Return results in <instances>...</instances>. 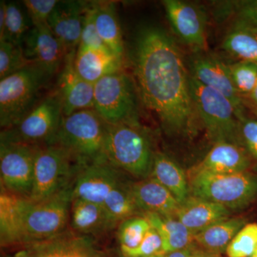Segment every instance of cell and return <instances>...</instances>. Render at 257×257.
Segmentation results:
<instances>
[{
	"label": "cell",
	"instance_id": "3",
	"mask_svg": "<svg viewBox=\"0 0 257 257\" xmlns=\"http://www.w3.org/2000/svg\"><path fill=\"white\" fill-rule=\"evenodd\" d=\"M106 125L95 109L76 111L62 116L57 133L47 145L64 147L85 164L107 163Z\"/></svg>",
	"mask_w": 257,
	"mask_h": 257
},
{
	"label": "cell",
	"instance_id": "47",
	"mask_svg": "<svg viewBox=\"0 0 257 257\" xmlns=\"http://www.w3.org/2000/svg\"><path fill=\"white\" fill-rule=\"evenodd\" d=\"M251 257H257V255H253V256H251Z\"/></svg>",
	"mask_w": 257,
	"mask_h": 257
},
{
	"label": "cell",
	"instance_id": "30",
	"mask_svg": "<svg viewBox=\"0 0 257 257\" xmlns=\"http://www.w3.org/2000/svg\"><path fill=\"white\" fill-rule=\"evenodd\" d=\"M103 207L116 226L128 218L143 216L134 198L132 183L126 180L120 182L112 189Z\"/></svg>",
	"mask_w": 257,
	"mask_h": 257
},
{
	"label": "cell",
	"instance_id": "48",
	"mask_svg": "<svg viewBox=\"0 0 257 257\" xmlns=\"http://www.w3.org/2000/svg\"><path fill=\"white\" fill-rule=\"evenodd\" d=\"M255 255H257V248H256V252H255Z\"/></svg>",
	"mask_w": 257,
	"mask_h": 257
},
{
	"label": "cell",
	"instance_id": "15",
	"mask_svg": "<svg viewBox=\"0 0 257 257\" xmlns=\"http://www.w3.org/2000/svg\"><path fill=\"white\" fill-rule=\"evenodd\" d=\"M124 180L123 172L109 164H87L74 180L73 198L103 205L109 193Z\"/></svg>",
	"mask_w": 257,
	"mask_h": 257
},
{
	"label": "cell",
	"instance_id": "17",
	"mask_svg": "<svg viewBox=\"0 0 257 257\" xmlns=\"http://www.w3.org/2000/svg\"><path fill=\"white\" fill-rule=\"evenodd\" d=\"M76 51H71L66 56L55 88L62 98L63 116L94 109V84L83 79L76 71Z\"/></svg>",
	"mask_w": 257,
	"mask_h": 257
},
{
	"label": "cell",
	"instance_id": "16",
	"mask_svg": "<svg viewBox=\"0 0 257 257\" xmlns=\"http://www.w3.org/2000/svg\"><path fill=\"white\" fill-rule=\"evenodd\" d=\"M22 48L30 64H37L53 75L62 67L68 53L48 25L33 26L24 38Z\"/></svg>",
	"mask_w": 257,
	"mask_h": 257
},
{
	"label": "cell",
	"instance_id": "10",
	"mask_svg": "<svg viewBox=\"0 0 257 257\" xmlns=\"http://www.w3.org/2000/svg\"><path fill=\"white\" fill-rule=\"evenodd\" d=\"M94 109L108 124L140 123L136 85L125 72H116L94 84Z\"/></svg>",
	"mask_w": 257,
	"mask_h": 257
},
{
	"label": "cell",
	"instance_id": "33",
	"mask_svg": "<svg viewBox=\"0 0 257 257\" xmlns=\"http://www.w3.org/2000/svg\"><path fill=\"white\" fill-rule=\"evenodd\" d=\"M257 248V223H247L236 234L226 250L228 257H251Z\"/></svg>",
	"mask_w": 257,
	"mask_h": 257
},
{
	"label": "cell",
	"instance_id": "4",
	"mask_svg": "<svg viewBox=\"0 0 257 257\" xmlns=\"http://www.w3.org/2000/svg\"><path fill=\"white\" fill-rule=\"evenodd\" d=\"M53 76L43 67L30 64L0 80L2 130L18 124L33 109Z\"/></svg>",
	"mask_w": 257,
	"mask_h": 257
},
{
	"label": "cell",
	"instance_id": "38",
	"mask_svg": "<svg viewBox=\"0 0 257 257\" xmlns=\"http://www.w3.org/2000/svg\"><path fill=\"white\" fill-rule=\"evenodd\" d=\"M126 257L159 256L163 253V241L160 234L152 227L147 231L141 243L131 249H121Z\"/></svg>",
	"mask_w": 257,
	"mask_h": 257
},
{
	"label": "cell",
	"instance_id": "26",
	"mask_svg": "<svg viewBox=\"0 0 257 257\" xmlns=\"http://www.w3.org/2000/svg\"><path fill=\"white\" fill-rule=\"evenodd\" d=\"M25 199L1 188L0 242L2 246H20L22 210Z\"/></svg>",
	"mask_w": 257,
	"mask_h": 257
},
{
	"label": "cell",
	"instance_id": "22",
	"mask_svg": "<svg viewBox=\"0 0 257 257\" xmlns=\"http://www.w3.org/2000/svg\"><path fill=\"white\" fill-rule=\"evenodd\" d=\"M132 191L139 209L143 213H155L175 217L179 204L168 189L150 177L132 183Z\"/></svg>",
	"mask_w": 257,
	"mask_h": 257
},
{
	"label": "cell",
	"instance_id": "37",
	"mask_svg": "<svg viewBox=\"0 0 257 257\" xmlns=\"http://www.w3.org/2000/svg\"><path fill=\"white\" fill-rule=\"evenodd\" d=\"M79 45L92 47L96 50L111 51L101 40L96 30L94 23V2H87L84 11L82 35Z\"/></svg>",
	"mask_w": 257,
	"mask_h": 257
},
{
	"label": "cell",
	"instance_id": "34",
	"mask_svg": "<svg viewBox=\"0 0 257 257\" xmlns=\"http://www.w3.org/2000/svg\"><path fill=\"white\" fill-rule=\"evenodd\" d=\"M30 64L20 45L0 42V80Z\"/></svg>",
	"mask_w": 257,
	"mask_h": 257
},
{
	"label": "cell",
	"instance_id": "36",
	"mask_svg": "<svg viewBox=\"0 0 257 257\" xmlns=\"http://www.w3.org/2000/svg\"><path fill=\"white\" fill-rule=\"evenodd\" d=\"M230 72L236 91L244 99L257 82V66L250 62H236L229 64Z\"/></svg>",
	"mask_w": 257,
	"mask_h": 257
},
{
	"label": "cell",
	"instance_id": "45",
	"mask_svg": "<svg viewBox=\"0 0 257 257\" xmlns=\"http://www.w3.org/2000/svg\"><path fill=\"white\" fill-rule=\"evenodd\" d=\"M7 257H27L26 254H25V251L23 248H20L19 251H16L15 253H13V255H10V256H8Z\"/></svg>",
	"mask_w": 257,
	"mask_h": 257
},
{
	"label": "cell",
	"instance_id": "41",
	"mask_svg": "<svg viewBox=\"0 0 257 257\" xmlns=\"http://www.w3.org/2000/svg\"><path fill=\"white\" fill-rule=\"evenodd\" d=\"M195 248L194 245H193L192 246L182 248V249L175 250V251L162 253L158 257H192Z\"/></svg>",
	"mask_w": 257,
	"mask_h": 257
},
{
	"label": "cell",
	"instance_id": "46",
	"mask_svg": "<svg viewBox=\"0 0 257 257\" xmlns=\"http://www.w3.org/2000/svg\"><path fill=\"white\" fill-rule=\"evenodd\" d=\"M252 111V112L253 113V114H254V115H256V116H257V109H254V110H251Z\"/></svg>",
	"mask_w": 257,
	"mask_h": 257
},
{
	"label": "cell",
	"instance_id": "42",
	"mask_svg": "<svg viewBox=\"0 0 257 257\" xmlns=\"http://www.w3.org/2000/svg\"><path fill=\"white\" fill-rule=\"evenodd\" d=\"M243 103L245 106H250L251 110L257 109V82L252 92L243 99Z\"/></svg>",
	"mask_w": 257,
	"mask_h": 257
},
{
	"label": "cell",
	"instance_id": "29",
	"mask_svg": "<svg viewBox=\"0 0 257 257\" xmlns=\"http://www.w3.org/2000/svg\"><path fill=\"white\" fill-rule=\"evenodd\" d=\"M222 48L238 62L257 66V30L234 23L225 35Z\"/></svg>",
	"mask_w": 257,
	"mask_h": 257
},
{
	"label": "cell",
	"instance_id": "1",
	"mask_svg": "<svg viewBox=\"0 0 257 257\" xmlns=\"http://www.w3.org/2000/svg\"><path fill=\"white\" fill-rule=\"evenodd\" d=\"M135 85L142 102L172 136H192L201 124L191 93L183 56L163 28L145 25L135 37Z\"/></svg>",
	"mask_w": 257,
	"mask_h": 257
},
{
	"label": "cell",
	"instance_id": "44",
	"mask_svg": "<svg viewBox=\"0 0 257 257\" xmlns=\"http://www.w3.org/2000/svg\"><path fill=\"white\" fill-rule=\"evenodd\" d=\"M192 257H222L221 255L216 254V253H212L208 252L207 251L201 249V248H195L194 253H193Z\"/></svg>",
	"mask_w": 257,
	"mask_h": 257
},
{
	"label": "cell",
	"instance_id": "31",
	"mask_svg": "<svg viewBox=\"0 0 257 257\" xmlns=\"http://www.w3.org/2000/svg\"><path fill=\"white\" fill-rule=\"evenodd\" d=\"M32 28L33 24L23 3H7L4 35L0 42H9L22 46L24 38Z\"/></svg>",
	"mask_w": 257,
	"mask_h": 257
},
{
	"label": "cell",
	"instance_id": "14",
	"mask_svg": "<svg viewBox=\"0 0 257 257\" xmlns=\"http://www.w3.org/2000/svg\"><path fill=\"white\" fill-rule=\"evenodd\" d=\"M21 248L27 257H105L92 236L71 231Z\"/></svg>",
	"mask_w": 257,
	"mask_h": 257
},
{
	"label": "cell",
	"instance_id": "6",
	"mask_svg": "<svg viewBox=\"0 0 257 257\" xmlns=\"http://www.w3.org/2000/svg\"><path fill=\"white\" fill-rule=\"evenodd\" d=\"M190 192L229 210L244 209L257 197V175L243 172L232 174L188 172Z\"/></svg>",
	"mask_w": 257,
	"mask_h": 257
},
{
	"label": "cell",
	"instance_id": "28",
	"mask_svg": "<svg viewBox=\"0 0 257 257\" xmlns=\"http://www.w3.org/2000/svg\"><path fill=\"white\" fill-rule=\"evenodd\" d=\"M143 216L162 237L163 253L189 247L195 243L194 235L177 218L150 212Z\"/></svg>",
	"mask_w": 257,
	"mask_h": 257
},
{
	"label": "cell",
	"instance_id": "32",
	"mask_svg": "<svg viewBox=\"0 0 257 257\" xmlns=\"http://www.w3.org/2000/svg\"><path fill=\"white\" fill-rule=\"evenodd\" d=\"M151 228L150 221L145 216H133L121 221L117 230L121 249L136 248Z\"/></svg>",
	"mask_w": 257,
	"mask_h": 257
},
{
	"label": "cell",
	"instance_id": "7",
	"mask_svg": "<svg viewBox=\"0 0 257 257\" xmlns=\"http://www.w3.org/2000/svg\"><path fill=\"white\" fill-rule=\"evenodd\" d=\"M189 84L200 123L205 128L209 140L214 145L225 142L243 147L239 118L231 101L215 89L201 84L191 75Z\"/></svg>",
	"mask_w": 257,
	"mask_h": 257
},
{
	"label": "cell",
	"instance_id": "49",
	"mask_svg": "<svg viewBox=\"0 0 257 257\" xmlns=\"http://www.w3.org/2000/svg\"><path fill=\"white\" fill-rule=\"evenodd\" d=\"M121 257H126V256H122ZM152 257H158V256H152Z\"/></svg>",
	"mask_w": 257,
	"mask_h": 257
},
{
	"label": "cell",
	"instance_id": "35",
	"mask_svg": "<svg viewBox=\"0 0 257 257\" xmlns=\"http://www.w3.org/2000/svg\"><path fill=\"white\" fill-rule=\"evenodd\" d=\"M221 15H232L234 23L257 30V0L225 2L219 8Z\"/></svg>",
	"mask_w": 257,
	"mask_h": 257
},
{
	"label": "cell",
	"instance_id": "25",
	"mask_svg": "<svg viewBox=\"0 0 257 257\" xmlns=\"http://www.w3.org/2000/svg\"><path fill=\"white\" fill-rule=\"evenodd\" d=\"M246 224L247 219L242 216L227 218L194 235V242L201 249L221 255L226 253L230 242Z\"/></svg>",
	"mask_w": 257,
	"mask_h": 257
},
{
	"label": "cell",
	"instance_id": "8",
	"mask_svg": "<svg viewBox=\"0 0 257 257\" xmlns=\"http://www.w3.org/2000/svg\"><path fill=\"white\" fill-rule=\"evenodd\" d=\"M84 163L64 147L39 146L35 157L33 187L30 200L40 202L74 184Z\"/></svg>",
	"mask_w": 257,
	"mask_h": 257
},
{
	"label": "cell",
	"instance_id": "12",
	"mask_svg": "<svg viewBox=\"0 0 257 257\" xmlns=\"http://www.w3.org/2000/svg\"><path fill=\"white\" fill-rule=\"evenodd\" d=\"M204 52H197L191 57L189 74L201 84L227 97L234 105L239 119L245 115V105L243 98L234 87L229 64L215 56Z\"/></svg>",
	"mask_w": 257,
	"mask_h": 257
},
{
	"label": "cell",
	"instance_id": "9",
	"mask_svg": "<svg viewBox=\"0 0 257 257\" xmlns=\"http://www.w3.org/2000/svg\"><path fill=\"white\" fill-rule=\"evenodd\" d=\"M62 116V98L55 89L39 101L18 124L2 130L0 143L47 145L57 133Z\"/></svg>",
	"mask_w": 257,
	"mask_h": 257
},
{
	"label": "cell",
	"instance_id": "11",
	"mask_svg": "<svg viewBox=\"0 0 257 257\" xmlns=\"http://www.w3.org/2000/svg\"><path fill=\"white\" fill-rule=\"evenodd\" d=\"M39 146L40 145L0 143L1 188L19 197L30 199Z\"/></svg>",
	"mask_w": 257,
	"mask_h": 257
},
{
	"label": "cell",
	"instance_id": "5",
	"mask_svg": "<svg viewBox=\"0 0 257 257\" xmlns=\"http://www.w3.org/2000/svg\"><path fill=\"white\" fill-rule=\"evenodd\" d=\"M73 185L40 202L25 199L22 210L20 246L50 239L67 231Z\"/></svg>",
	"mask_w": 257,
	"mask_h": 257
},
{
	"label": "cell",
	"instance_id": "27",
	"mask_svg": "<svg viewBox=\"0 0 257 257\" xmlns=\"http://www.w3.org/2000/svg\"><path fill=\"white\" fill-rule=\"evenodd\" d=\"M94 23L99 37L106 47L118 57L124 59L122 34L113 2H94Z\"/></svg>",
	"mask_w": 257,
	"mask_h": 257
},
{
	"label": "cell",
	"instance_id": "43",
	"mask_svg": "<svg viewBox=\"0 0 257 257\" xmlns=\"http://www.w3.org/2000/svg\"><path fill=\"white\" fill-rule=\"evenodd\" d=\"M7 2H0V39L4 35L5 18H6Z\"/></svg>",
	"mask_w": 257,
	"mask_h": 257
},
{
	"label": "cell",
	"instance_id": "19",
	"mask_svg": "<svg viewBox=\"0 0 257 257\" xmlns=\"http://www.w3.org/2000/svg\"><path fill=\"white\" fill-rule=\"evenodd\" d=\"M251 160L243 147L222 142L214 144L204 159L189 172L232 174L247 172L251 167Z\"/></svg>",
	"mask_w": 257,
	"mask_h": 257
},
{
	"label": "cell",
	"instance_id": "24",
	"mask_svg": "<svg viewBox=\"0 0 257 257\" xmlns=\"http://www.w3.org/2000/svg\"><path fill=\"white\" fill-rule=\"evenodd\" d=\"M150 177L168 189L179 205L191 195L188 177L183 169L165 153H155Z\"/></svg>",
	"mask_w": 257,
	"mask_h": 257
},
{
	"label": "cell",
	"instance_id": "40",
	"mask_svg": "<svg viewBox=\"0 0 257 257\" xmlns=\"http://www.w3.org/2000/svg\"><path fill=\"white\" fill-rule=\"evenodd\" d=\"M239 120L242 146L251 158L257 161V119L243 115Z\"/></svg>",
	"mask_w": 257,
	"mask_h": 257
},
{
	"label": "cell",
	"instance_id": "21",
	"mask_svg": "<svg viewBox=\"0 0 257 257\" xmlns=\"http://www.w3.org/2000/svg\"><path fill=\"white\" fill-rule=\"evenodd\" d=\"M230 214L231 210L227 208L191 194L179 205L175 217L194 236L211 225L230 217Z\"/></svg>",
	"mask_w": 257,
	"mask_h": 257
},
{
	"label": "cell",
	"instance_id": "23",
	"mask_svg": "<svg viewBox=\"0 0 257 257\" xmlns=\"http://www.w3.org/2000/svg\"><path fill=\"white\" fill-rule=\"evenodd\" d=\"M69 221L74 231L89 236L116 226L103 205L79 198H72Z\"/></svg>",
	"mask_w": 257,
	"mask_h": 257
},
{
	"label": "cell",
	"instance_id": "2",
	"mask_svg": "<svg viewBox=\"0 0 257 257\" xmlns=\"http://www.w3.org/2000/svg\"><path fill=\"white\" fill-rule=\"evenodd\" d=\"M155 153L140 123L106 125V162L124 173L145 179L151 175Z\"/></svg>",
	"mask_w": 257,
	"mask_h": 257
},
{
	"label": "cell",
	"instance_id": "13",
	"mask_svg": "<svg viewBox=\"0 0 257 257\" xmlns=\"http://www.w3.org/2000/svg\"><path fill=\"white\" fill-rule=\"evenodd\" d=\"M166 14L177 36L196 53L207 47V16L197 5L180 0H165Z\"/></svg>",
	"mask_w": 257,
	"mask_h": 257
},
{
	"label": "cell",
	"instance_id": "20",
	"mask_svg": "<svg viewBox=\"0 0 257 257\" xmlns=\"http://www.w3.org/2000/svg\"><path fill=\"white\" fill-rule=\"evenodd\" d=\"M123 62L124 59L111 51L79 45L74 57V67L83 79L94 84L105 76L123 71Z\"/></svg>",
	"mask_w": 257,
	"mask_h": 257
},
{
	"label": "cell",
	"instance_id": "18",
	"mask_svg": "<svg viewBox=\"0 0 257 257\" xmlns=\"http://www.w3.org/2000/svg\"><path fill=\"white\" fill-rule=\"evenodd\" d=\"M87 2L58 1L47 25L69 52L77 50L81 41L83 20Z\"/></svg>",
	"mask_w": 257,
	"mask_h": 257
},
{
	"label": "cell",
	"instance_id": "39",
	"mask_svg": "<svg viewBox=\"0 0 257 257\" xmlns=\"http://www.w3.org/2000/svg\"><path fill=\"white\" fill-rule=\"evenodd\" d=\"M33 26L46 25L57 0H25L22 2Z\"/></svg>",
	"mask_w": 257,
	"mask_h": 257
}]
</instances>
